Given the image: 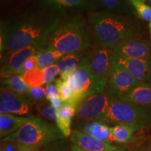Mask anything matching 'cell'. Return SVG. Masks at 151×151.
<instances>
[{
	"label": "cell",
	"mask_w": 151,
	"mask_h": 151,
	"mask_svg": "<svg viewBox=\"0 0 151 151\" xmlns=\"http://www.w3.org/2000/svg\"><path fill=\"white\" fill-rule=\"evenodd\" d=\"M61 22L54 14L29 13L1 23V63L9 55L29 46L43 48L47 39Z\"/></svg>",
	"instance_id": "obj_1"
},
{
	"label": "cell",
	"mask_w": 151,
	"mask_h": 151,
	"mask_svg": "<svg viewBox=\"0 0 151 151\" xmlns=\"http://www.w3.org/2000/svg\"><path fill=\"white\" fill-rule=\"evenodd\" d=\"M89 25L94 41L109 48L140 35L139 27L131 19L108 11L90 13Z\"/></svg>",
	"instance_id": "obj_2"
},
{
	"label": "cell",
	"mask_w": 151,
	"mask_h": 151,
	"mask_svg": "<svg viewBox=\"0 0 151 151\" xmlns=\"http://www.w3.org/2000/svg\"><path fill=\"white\" fill-rule=\"evenodd\" d=\"M90 25L81 17L75 16L60 22L52 32L43 48L58 50L62 54L83 52L93 46Z\"/></svg>",
	"instance_id": "obj_3"
},
{
	"label": "cell",
	"mask_w": 151,
	"mask_h": 151,
	"mask_svg": "<svg viewBox=\"0 0 151 151\" xmlns=\"http://www.w3.org/2000/svg\"><path fill=\"white\" fill-rule=\"evenodd\" d=\"M102 122L114 125H132L143 132L151 127V107L127 102L111 96L109 111Z\"/></svg>",
	"instance_id": "obj_4"
},
{
	"label": "cell",
	"mask_w": 151,
	"mask_h": 151,
	"mask_svg": "<svg viewBox=\"0 0 151 151\" xmlns=\"http://www.w3.org/2000/svg\"><path fill=\"white\" fill-rule=\"evenodd\" d=\"M63 139H65V137L57 124L32 116L14 133L1 139V143L19 142L43 146Z\"/></svg>",
	"instance_id": "obj_5"
},
{
	"label": "cell",
	"mask_w": 151,
	"mask_h": 151,
	"mask_svg": "<svg viewBox=\"0 0 151 151\" xmlns=\"http://www.w3.org/2000/svg\"><path fill=\"white\" fill-rule=\"evenodd\" d=\"M60 78L66 81L70 88L72 97L67 104L73 106L75 109L87 97L98 93L90 73L87 60L78 69L69 73L60 74Z\"/></svg>",
	"instance_id": "obj_6"
},
{
	"label": "cell",
	"mask_w": 151,
	"mask_h": 151,
	"mask_svg": "<svg viewBox=\"0 0 151 151\" xmlns=\"http://www.w3.org/2000/svg\"><path fill=\"white\" fill-rule=\"evenodd\" d=\"M111 48L99 46L88 54L87 58L90 73L98 93L104 91L108 84L111 68Z\"/></svg>",
	"instance_id": "obj_7"
},
{
	"label": "cell",
	"mask_w": 151,
	"mask_h": 151,
	"mask_svg": "<svg viewBox=\"0 0 151 151\" xmlns=\"http://www.w3.org/2000/svg\"><path fill=\"white\" fill-rule=\"evenodd\" d=\"M111 96L101 92L91 94L83 100L76 109L78 120H95L102 122L110 105Z\"/></svg>",
	"instance_id": "obj_8"
},
{
	"label": "cell",
	"mask_w": 151,
	"mask_h": 151,
	"mask_svg": "<svg viewBox=\"0 0 151 151\" xmlns=\"http://www.w3.org/2000/svg\"><path fill=\"white\" fill-rule=\"evenodd\" d=\"M32 101L24 94L1 86L0 90V113L25 116L30 112Z\"/></svg>",
	"instance_id": "obj_9"
},
{
	"label": "cell",
	"mask_w": 151,
	"mask_h": 151,
	"mask_svg": "<svg viewBox=\"0 0 151 151\" xmlns=\"http://www.w3.org/2000/svg\"><path fill=\"white\" fill-rule=\"evenodd\" d=\"M111 63L127 71L141 82H151V60L137 59L111 51Z\"/></svg>",
	"instance_id": "obj_10"
},
{
	"label": "cell",
	"mask_w": 151,
	"mask_h": 151,
	"mask_svg": "<svg viewBox=\"0 0 151 151\" xmlns=\"http://www.w3.org/2000/svg\"><path fill=\"white\" fill-rule=\"evenodd\" d=\"M139 83L141 81L136 79L127 71L111 64L108 82V94L111 97L118 98L124 95Z\"/></svg>",
	"instance_id": "obj_11"
},
{
	"label": "cell",
	"mask_w": 151,
	"mask_h": 151,
	"mask_svg": "<svg viewBox=\"0 0 151 151\" xmlns=\"http://www.w3.org/2000/svg\"><path fill=\"white\" fill-rule=\"evenodd\" d=\"M42 48L37 46H29L15 51L9 55L1 64L0 76L1 79L6 78L24 72V64L29 57L37 55Z\"/></svg>",
	"instance_id": "obj_12"
},
{
	"label": "cell",
	"mask_w": 151,
	"mask_h": 151,
	"mask_svg": "<svg viewBox=\"0 0 151 151\" xmlns=\"http://www.w3.org/2000/svg\"><path fill=\"white\" fill-rule=\"evenodd\" d=\"M111 49L117 54L128 58L151 60L150 43L139 37L124 40Z\"/></svg>",
	"instance_id": "obj_13"
},
{
	"label": "cell",
	"mask_w": 151,
	"mask_h": 151,
	"mask_svg": "<svg viewBox=\"0 0 151 151\" xmlns=\"http://www.w3.org/2000/svg\"><path fill=\"white\" fill-rule=\"evenodd\" d=\"M72 144L89 151H118L125 146H119L112 142L104 141L73 129L70 137Z\"/></svg>",
	"instance_id": "obj_14"
},
{
	"label": "cell",
	"mask_w": 151,
	"mask_h": 151,
	"mask_svg": "<svg viewBox=\"0 0 151 151\" xmlns=\"http://www.w3.org/2000/svg\"><path fill=\"white\" fill-rule=\"evenodd\" d=\"M76 129L99 140L112 142L111 127L102 122L95 120H78Z\"/></svg>",
	"instance_id": "obj_15"
},
{
	"label": "cell",
	"mask_w": 151,
	"mask_h": 151,
	"mask_svg": "<svg viewBox=\"0 0 151 151\" xmlns=\"http://www.w3.org/2000/svg\"><path fill=\"white\" fill-rule=\"evenodd\" d=\"M111 132L112 142L119 146H129L142 138L137 136V134L142 132L134 126L127 124H115L111 127Z\"/></svg>",
	"instance_id": "obj_16"
},
{
	"label": "cell",
	"mask_w": 151,
	"mask_h": 151,
	"mask_svg": "<svg viewBox=\"0 0 151 151\" xmlns=\"http://www.w3.org/2000/svg\"><path fill=\"white\" fill-rule=\"evenodd\" d=\"M118 99L136 104L151 107V82H141L132 90Z\"/></svg>",
	"instance_id": "obj_17"
},
{
	"label": "cell",
	"mask_w": 151,
	"mask_h": 151,
	"mask_svg": "<svg viewBox=\"0 0 151 151\" xmlns=\"http://www.w3.org/2000/svg\"><path fill=\"white\" fill-rule=\"evenodd\" d=\"M32 116L21 117L10 113L0 115V137L5 138L14 133L27 122Z\"/></svg>",
	"instance_id": "obj_18"
},
{
	"label": "cell",
	"mask_w": 151,
	"mask_h": 151,
	"mask_svg": "<svg viewBox=\"0 0 151 151\" xmlns=\"http://www.w3.org/2000/svg\"><path fill=\"white\" fill-rule=\"evenodd\" d=\"M76 116V109L73 106L67 103L62 104L61 108L56 111V124L64 137H71V122Z\"/></svg>",
	"instance_id": "obj_19"
},
{
	"label": "cell",
	"mask_w": 151,
	"mask_h": 151,
	"mask_svg": "<svg viewBox=\"0 0 151 151\" xmlns=\"http://www.w3.org/2000/svg\"><path fill=\"white\" fill-rule=\"evenodd\" d=\"M88 55L83 52H73L65 54L56 63L59 67L60 74L71 72L78 69L86 62Z\"/></svg>",
	"instance_id": "obj_20"
},
{
	"label": "cell",
	"mask_w": 151,
	"mask_h": 151,
	"mask_svg": "<svg viewBox=\"0 0 151 151\" xmlns=\"http://www.w3.org/2000/svg\"><path fill=\"white\" fill-rule=\"evenodd\" d=\"M45 5L48 7L59 9H94L95 0H43Z\"/></svg>",
	"instance_id": "obj_21"
},
{
	"label": "cell",
	"mask_w": 151,
	"mask_h": 151,
	"mask_svg": "<svg viewBox=\"0 0 151 151\" xmlns=\"http://www.w3.org/2000/svg\"><path fill=\"white\" fill-rule=\"evenodd\" d=\"M104 11L114 14H129L133 9L129 0H98Z\"/></svg>",
	"instance_id": "obj_22"
},
{
	"label": "cell",
	"mask_w": 151,
	"mask_h": 151,
	"mask_svg": "<svg viewBox=\"0 0 151 151\" xmlns=\"http://www.w3.org/2000/svg\"><path fill=\"white\" fill-rule=\"evenodd\" d=\"M63 55H64L62 52L58 50L42 48L40 51L37 54L39 67L40 69H43V68L55 65L59 61Z\"/></svg>",
	"instance_id": "obj_23"
},
{
	"label": "cell",
	"mask_w": 151,
	"mask_h": 151,
	"mask_svg": "<svg viewBox=\"0 0 151 151\" xmlns=\"http://www.w3.org/2000/svg\"><path fill=\"white\" fill-rule=\"evenodd\" d=\"M21 76L22 80L30 88L41 87L45 84L44 73L42 69L39 67L25 71L22 73Z\"/></svg>",
	"instance_id": "obj_24"
},
{
	"label": "cell",
	"mask_w": 151,
	"mask_h": 151,
	"mask_svg": "<svg viewBox=\"0 0 151 151\" xmlns=\"http://www.w3.org/2000/svg\"><path fill=\"white\" fill-rule=\"evenodd\" d=\"M1 86L20 94H27L30 88L22 80L21 74L1 79Z\"/></svg>",
	"instance_id": "obj_25"
},
{
	"label": "cell",
	"mask_w": 151,
	"mask_h": 151,
	"mask_svg": "<svg viewBox=\"0 0 151 151\" xmlns=\"http://www.w3.org/2000/svg\"><path fill=\"white\" fill-rule=\"evenodd\" d=\"M37 113L41 117L51 122H56V111L48 99H41L35 102Z\"/></svg>",
	"instance_id": "obj_26"
},
{
	"label": "cell",
	"mask_w": 151,
	"mask_h": 151,
	"mask_svg": "<svg viewBox=\"0 0 151 151\" xmlns=\"http://www.w3.org/2000/svg\"><path fill=\"white\" fill-rule=\"evenodd\" d=\"M43 146L19 142L1 143L0 151H40Z\"/></svg>",
	"instance_id": "obj_27"
},
{
	"label": "cell",
	"mask_w": 151,
	"mask_h": 151,
	"mask_svg": "<svg viewBox=\"0 0 151 151\" xmlns=\"http://www.w3.org/2000/svg\"><path fill=\"white\" fill-rule=\"evenodd\" d=\"M139 18L146 21L151 22V6L145 4L142 0H129Z\"/></svg>",
	"instance_id": "obj_28"
},
{
	"label": "cell",
	"mask_w": 151,
	"mask_h": 151,
	"mask_svg": "<svg viewBox=\"0 0 151 151\" xmlns=\"http://www.w3.org/2000/svg\"><path fill=\"white\" fill-rule=\"evenodd\" d=\"M40 151H71V145L69 141L60 139L43 146Z\"/></svg>",
	"instance_id": "obj_29"
},
{
	"label": "cell",
	"mask_w": 151,
	"mask_h": 151,
	"mask_svg": "<svg viewBox=\"0 0 151 151\" xmlns=\"http://www.w3.org/2000/svg\"><path fill=\"white\" fill-rule=\"evenodd\" d=\"M55 83L58 88V91H59V95L61 97L63 103L69 102L72 97V92L66 81L62 80L60 78L55 80Z\"/></svg>",
	"instance_id": "obj_30"
},
{
	"label": "cell",
	"mask_w": 151,
	"mask_h": 151,
	"mask_svg": "<svg viewBox=\"0 0 151 151\" xmlns=\"http://www.w3.org/2000/svg\"><path fill=\"white\" fill-rule=\"evenodd\" d=\"M129 151H151V139L142 137L134 143L127 146Z\"/></svg>",
	"instance_id": "obj_31"
},
{
	"label": "cell",
	"mask_w": 151,
	"mask_h": 151,
	"mask_svg": "<svg viewBox=\"0 0 151 151\" xmlns=\"http://www.w3.org/2000/svg\"><path fill=\"white\" fill-rule=\"evenodd\" d=\"M42 70L43 73H44V83L46 85L51 83L52 81L55 80L57 76L60 73L59 67H58L56 64L49 66V67H47L46 68H43Z\"/></svg>",
	"instance_id": "obj_32"
},
{
	"label": "cell",
	"mask_w": 151,
	"mask_h": 151,
	"mask_svg": "<svg viewBox=\"0 0 151 151\" xmlns=\"http://www.w3.org/2000/svg\"><path fill=\"white\" fill-rule=\"evenodd\" d=\"M27 94V97L32 101L36 102L37 101H40L43 99L45 97L44 88L42 87H38V88H30L29 91Z\"/></svg>",
	"instance_id": "obj_33"
},
{
	"label": "cell",
	"mask_w": 151,
	"mask_h": 151,
	"mask_svg": "<svg viewBox=\"0 0 151 151\" xmlns=\"http://www.w3.org/2000/svg\"><path fill=\"white\" fill-rule=\"evenodd\" d=\"M44 93L45 98L48 100L52 97H55V96L59 95V91H58L55 83L53 84L52 83L46 85L44 88Z\"/></svg>",
	"instance_id": "obj_34"
},
{
	"label": "cell",
	"mask_w": 151,
	"mask_h": 151,
	"mask_svg": "<svg viewBox=\"0 0 151 151\" xmlns=\"http://www.w3.org/2000/svg\"><path fill=\"white\" fill-rule=\"evenodd\" d=\"M37 67H39L37 56V55H34L29 57V58L27 59V61H26L25 64H24V72L25 71L29 70V69H33V68H37Z\"/></svg>",
	"instance_id": "obj_35"
},
{
	"label": "cell",
	"mask_w": 151,
	"mask_h": 151,
	"mask_svg": "<svg viewBox=\"0 0 151 151\" xmlns=\"http://www.w3.org/2000/svg\"><path fill=\"white\" fill-rule=\"evenodd\" d=\"M50 102L51 103V104L52 106L54 107V109H55V111H57L58 110L61 108L62 104H63V101L61 99V97H60V95L58 96H55V97H52L49 99Z\"/></svg>",
	"instance_id": "obj_36"
},
{
	"label": "cell",
	"mask_w": 151,
	"mask_h": 151,
	"mask_svg": "<svg viewBox=\"0 0 151 151\" xmlns=\"http://www.w3.org/2000/svg\"><path fill=\"white\" fill-rule=\"evenodd\" d=\"M71 151H89V150H85V149H83L80 148V147L76 146V145L72 144L71 145Z\"/></svg>",
	"instance_id": "obj_37"
},
{
	"label": "cell",
	"mask_w": 151,
	"mask_h": 151,
	"mask_svg": "<svg viewBox=\"0 0 151 151\" xmlns=\"http://www.w3.org/2000/svg\"><path fill=\"white\" fill-rule=\"evenodd\" d=\"M118 151H129L128 150V148H127V146H125L122 149H121V150H118Z\"/></svg>",
	"instance_id": "obj_38"
},
{
	"label": "cell",
	"mask_w": 151,
	"mask_h": 151,
	"mask_svg": "<svg viewBox=\"0 0 151 151\" xmlns=\"http://www.w3.org/2000/svg\"><path fill=\"white\" fill-rule=\"evenodd\" d=\"M148 27H149V32H150V35L151 37V22H150V23L148 24Z\"/></svg>",
	"instance_id": "obj_39"
},
{
	"label": "cell",
	"mask_w": 151,
	"mask_h": 151,
	"mask_svg": "<svg viewBox=\"0 0 151 151\" xmlns=\"http://www.w3.org/2000/svg\"><path fill=\"white\" fill-rule=\"evenodd\" d=\"M149 4H150V6H151V0H149Z\"/></svg>",
	"instance_id": "obj_40"
},
{
	"label": "cell",
	"mask_w": 151,
	"mask_h": 151,
	"mask_svg": "<svg viewBox=\"0 0 151 151\" xmlns=\"http://www.w3.org/2000/svg\"><path fill=\"white\" fill-rule=\"evenodd\" d=\"M143 1H147V0H142Z\"/></svg>",
	"instance_id": "obj_41"
}]
</instances>
